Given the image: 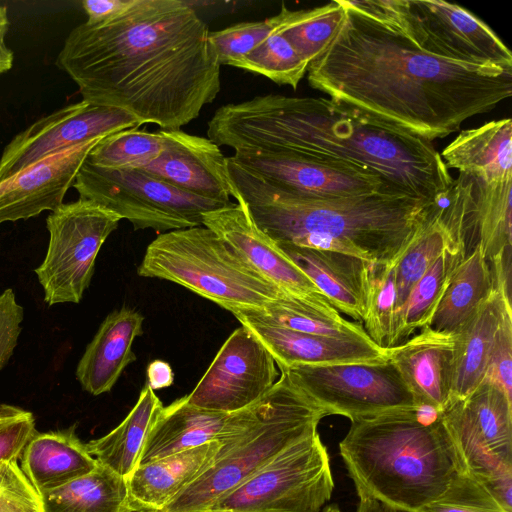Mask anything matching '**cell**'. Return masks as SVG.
<instances>
[{
  "instance_id": "6da1fadb",
  "label": "cell",
  "mask_w": 512,
  "mask_h": 512,
  "mask_svg": "<svg viewBox=\"0 0 512 512\" xmlns=\"http://www.w3.org/2000/svg\"><path fill=\"white\" fill-rule=\"evenodd\" d=\"M209 34L184 1L135 0L111 21L76 26L56 64L83 100L178 130L220 92L221 65Z\"/></svg>"
},
{
  "instance_id": "7a4b0ae2",
  "label": "cell",
  "mask_w": 512,
  "mask_h": 512,
  "mask_svg": "<svg viewBox=\"0 0 512 512\" xmlns=\"http://www.w3.org/2000/svg\"><path fill=\"white\" fill-rule=\"evenodd\" d=\"M340 2L345 20L307 69L310 86L330 99L433 141L512 95V70L428 54Z\"/></svg>"
},
{
  "instance_id": "3957f363",
  "label": "cell",
  "mask_w": 512,
  "mask_h": 512,
  "mask_svg": "<svg viewBox=\"0 0 512 512\" xmlns=\"http://www.w3.org/2000/svg\"><path fill=\"white\" fill-rule=\"evenodd\" d=\"M207 135L234 151L355 165L376 173L397 192L431 203L454 180L432 141L330 98L267 94L225 104L209 120Z\"/></svg>"
},
{
  "instance_id": "277c9868",
  "label": "cell",
  "mask_w": 512,
  "mask_h": 512,
  "mask_svg": "<svg viewBox=\"0 0 512 512\" xmlns=\"http://www.w3.org/2000/svg\"><path fill=\"white\" fill-rule=\"evenodd\" d=\"M232 197L277 244L340 252L370 263L397 262L436 203L376 192L342 198L302 196L247 171L227 157Z\"/></svg>"
},
{
  "instance_id": "5b68a950",
  "label": "cell",
  "mask_w": 512,
  "mask_h": 512,
  "mask_svg": "<svg viewBox=\"0 0 512 512\" xmlns=\"http://www.w3.org/2000/svg\"><path fill=\"white\" fill-rule=\"evenodd\" d=\"M350 422L339 450L358 496L419 512L444 492L458 472L439 413L432 409Z\"/></svg>"
},
{
  "instance_id": "8992f818",
  "label": "cell",
  "mask_w": 512,
  "mask_h": 512,
  "mask_svg": "<svg viewBox=\"0 0 512 512\" xmlns=\"http://www.w3.org/2000/svg\"><path fill=\"white\" fill-rule=\"evenodd\" d=\"M329 414L286 372L260 399L258 417L237 441L221 445L212 465L160 512H204L266 465L280 451L317 430Z\"/></svg>"
},
{
  "instance_id": "52a82bcc",
  "label": "cell",
  "mask_w": 512,
  "mask_h": 512,
  "mask_svg": "<svg viewBox=\"0 0 512 512\" xmlns=\"http://www.w3.org/2000/svg\"><path fill=\"white\" fill-rule=\"evenodd\" d=\"M137 272L183 286L231 313L262 312L283 291L204 225L158 235Z\"/></svg>"
},
{
  "instance_id": "ba28073f",
  "label": "cell",
  "mask_w": 512,
  "mask_h": 512,
  "mask_svg": "<svg viewBox=\"0 0 512 512\" xmlns=\"http://www.w3.org/2000/svg\"><path fill=\"white\" fill-rule=\"evenodd\" d=\"M73 187L81 199L128 220L135 230L165 233L200 226L205 213L229 205L193 195L142 169H105L86 160Z\"/></svg>"
},
{
  "instance_id": "9c48e42d",
  "label": "cell",
  "mask_w": 512,
  "mask_h": 512,
  "mask_svg": "<svg viewBox=\"0 0 512 512\" xmlns=\"http://www.w3.org/2000/svg\"><path fill=\"white\" fill-rule=\"evenodd\" d=\"M334 480L318 431L287 446L204 512H321Z\"/></svg>"
},
{
  "instance_id": "30bf717a",
  "label": "cell",
  "mask_w": 512,
  "mask_h": 512,
  "mask_svg": "<svg viewBox=\"0 0 512 512\" xmlns=\"http://www.w3.org/2000/svg\"><path fill=\"white\" fill-rule=\"evenodd\" d=\"M120 220L115 213L81 198L51 211L46 219L47 253L35 269L49 306L81 301L91 282L97 255Z\"/></svg>"
},
{
  "instance_id": "8fae6325",
  "label": "cell",
  "mask_w": 512,
  "mask_h": 512,
  "mask_svg": "<svg viewBox=\"0 0 512 512\" xmlns=\"http://www.w3.org/2000/svg\"><path fill=\"white\" fill-rule=\"evenodd\" d=\"M387 29L446 60L512 70V54L488 24L442 0H392Z\"/></svg>"
},
{
  "instance_id": "7c38bea8",
  "label": "cell",
  "mask_w": 512,
  "mask_h": 512,
  "mask_svg": "<svg viewBox=\"0 0 512 512\" xmlns=\"http://www.w3.org/2000/svg\"><path fill=\"white\" fill-rule=\"evenodd\" d=\"M330 415L350 421L418 410L411 391L388 360L298 365L279 369Z\"/></svg>"
},
{
  "instance_id": "4fadbf2b",
  "label": "cell",
  "mask_w": 512,
  "mask_h": 512,
  "mask_svg": "<svg viewBox=\"0 0 512 512\" xmlns=\"http://www.w3.org/2000/svg\"><path fill=\"white\" fill-rule=\"evenodd\" d=\"M458 472L482 484L512 474V398L483 381L439 413Z\"/></svg>"
},
{
  "instance_id": "5bb4252c",
  "label": "cell",
  "mask_w": 512,
  "mask_h": 512,
  "mask_svg": "<svg viewBox=\"0 0 512 512\" xmlns=\"http://www.w3.org/2000/svg\"><path fill=\"white\" fill-rule=\"evenodd\" d=\"M277 380L273 356L241 325L225 340L186 399L198 408L234 413L260 400Z\"/></svg>"
},
{
  "instance_id": "9a60e30c",
  "label": "cell",
  "mask_w": 512,
  "mask_h": 512,
  "mask_svg": "<svg viewBox=\"0 0 512 512\" xmlns=\"http://www.w3.org/2000/svg\"><path fill=\"white\" fill-rule=\"evenodd\" d=\"M140 125L126 111L82 99L37 120L10 141L0 157V181L53 154Z\"/></svg>"
},
{
  "instance_id": "2e32d148",
  "label": "cell",
  "mask_w": 512,
  "mask_h": 512,
  "mask_svg": "<svg viewBox=\"0 0 512 512\" xmlns=\"http://www.w3.org/2000/svg\"><path fill=\"white\" fill-rule=\"evenodd\" d=\"M437 214L456 244L467 249L478 243L489 262L511 249L512 179L487 182L459 172L437 202Z\"/></svg>"
},
{
  "instance_id": "e0dca14e",
  "label": "cell",
  "mask_w": 512,
  "mask_h": 512,
  "mask_svg": "<svg viewBox=\"0 0 512 512\" xmlns=\"http://www.w3.org/2000/svg\"><path fill=\"white\" fill-rule=\"evenodd\" d=\"M230 158L263 180L306 197L342 198L376 192L404 195L376 173L347 163L253 150L235 151Z\"/></svg>"
},
{
  "instance_id": "ac0fdd59",
  "label": "cell",
  "mask_w": 512,
  "mask_h": 512,
  "mask_svg": "<svg viewBox=\"0 0 512 512\" xmlns=\"http://www.w3.org/2000/svg\"><path fill=\"white\" fill-rule=\"evenodd\" d=\"M236 202L209 211L203 225L214 231L264 278L283 291L317 302L331 303L313 282L280 250L253 220L246 203Z\"/></svg>"
},
{
  "instance_id": "d6986e66",
  "label": "cell",
  "mask_w": 512,
  "mask_h": 512,
  "mask_svg": "<svg viewBox=\"0 0 512 512\" xmlns=\"http://www.w3.org/2000/svg\"><path fill=\"white\" fill-rule=\"evenodd\" d=\"M259 410L260 400L241 411L223 413L195 407L186 396L179 398L160 411L138 465L212 441L222 446L235 442L254 424Z\"/></svg>"
},
{
  "instance_id": "ffe728a7",
  "label": "cell",
  "mask_w": 512,
  "mask_h": 512,
  "mask_svg": "<svg viewBox=\"0 0 512 512\" xmlns=\"http://www.w3.org/2000/svg\"><path fill=\"white\" fill-rule=\"evenodd\" d=\"M163 148L141 168L154 177L193 195L231 204L232 186L227 157L209 138L181 129L159 130Z\"/></svg>"
},
{
  "instance_id": "44dd1931",
  "label": "cell",
  "mask_w": 512,
  "mask_h": 512,
  "mask_svg": "<svg viewBox=\"0 0 512 512\" xmlns=\"http://www.w3.org/2000/svg\"><path fill=\"white\" fill-rule=\"evenodd\" d=\"M97 138L53 154L0 181V224L25 220L63 203Z\"/></svg>"
},
{
  "instance_id": "7402d4cb",
  "label": "cell",
  "mask_w": 512,
  "mask_h": 512,
  "mask_svg": "<svg viewBox=\"0 0 512 512\" xmlns=\"http://www.w3.org/2000/svg\"><path fill=\"white\" fill-rule=\"evenodd\" d=\"M232 314L267 348L279 369L387 359L385 349L371 340L300 332L272 323L251 310Z\"/></svg>"
},
{
  "instance_id": "603a6c76",
  "label": "cell",
  "mask_w": 512,
  "mask_h": 512,
  "mask_svg": "<svg viewBox=\"0 0 512 512\" xmlns=\"http://www.w3.org/2000/svg\"><path fill=\"white\" fill-rule=\"evenodd\" d=\"M455 334L424 326L406 341L385 349L420 408L442 412L450 401Z\"/></svg>"
},
{
  "instance_id": "cb8c5ba5",
  "label": "cell",
  "mask_w": 512,
  "mask_h": 512,
  "mask_svg": "<svg viewBox=\"0 0 512 512\" xmlns=\"http://www.w3.org/2000/svg\"><path fill=\"white\" fill-rule=\"evenodd\" d=\"M221 443L212 441L139 464L126 479L133 512H160L214 462Z\"/></svg>"
},
{
  "instance_id": "d4e9b609",
  "label": "cell",
  "mask_w": 512,
  "mask_h": 512,
  "mask_svg": "<svg viewBox=\"0 0 512 512\" xmlns=\"http://www.w3.org/2000/svg\"><path fill=\"white\" fill-rule=\"evenodd\" d=\"M143 321V316L129 307L107 315L76 368L83 390L98 396L113 388L125 368L136 360L132 346L142 334Z\"/></svg>"
},
{
  "instance_id": "484cf974",
  "label": "cell",
  "mask_w": 512,
  "mask_h": 512,
  "mask_svg": "<svg viewBox=\"0 0 512 512\" xmlns=\"http://www.w3.org/2000/svg\"><path fill=\"white\" fill-rule=\"evenodd\" d=\"M20 467L40 494L92 472L98 461L76 434V426L35 432L20 456Z\"/></svg>"
},
{
  "instance_id": "4316f807",
  "label": "cell",
  "mask_w": 512,
  "mask_h": 512,
  "mask_svg": "<svg viewBox=\"0 0 512 512\" xmlns=\"http://www.w3.org/2000/svg\"><path fill=\"white\" fill-rule=\"evenodd\" d=\"M277 245L340 313L361 324L362 284L367 262L340 252Z\"/></svg>"
},
{
  "instance_id": "83f0119b",
  "label": "cell",
  "mask_w": 512,
  "mask_h": 512,
  "mask_svg": "<svg viewBox=\"0 0 512 512\" xmlns=\"http://www.w3.org/2000/svg\"><path fill=\"white\" fill-rule=\"evenodd\" d=\"M511 300L494 289L455 334L450 402L462 399L484 381L494 337Z\"/></svg>"
},
{
  "instance_id": "f1b7e54d",
  "label": "cell",
  "mask_w": 512,
  "mask_h": 512,
  "mask_svg": "<svg viewBox=\"0 0 512 512\" xmlns=\"http://www.w3.org/2000/svg\"><path fill=\"white\" fill-rule=\"evenodd\" d=\"M447 168L487 182L512 179V120H493L460 132L441 152Z\"/></svg>"
},
{
  "instance_id": "f546056e",
  "label": "cell",
  "mask_w": 512,
  "mask_h": 512,
  "mask_svg": "<svg viewBox=\"0 0 512 512\" xmlns=\"http://www.w3.org/2000/svg\"><path fill=\"white\" fill-rule=\"evenodd\" d=\"M454 268L426 324L430 329L456 334L493 290L489 264L476 243Z\"/></svg>"
},
{
  "instance_id": "4dcf8cb0",
  "label": "cell",
  "mask_w": 512,
  "mask_h": 512,
  "mask_svg": "<svg viewBox=\"0 0 512 512\" xmlns=\"http://www.w3.org/2000/svg\"><path fill=\"white\" fill-rule=\"evenodd\" d=\"M163 404L147 384L124 420L106 435L86 443L89 453L102 465L127 479L139 457Z\"/></svg>"
},
{
  "instance_id": "1f68e13d",
  "label": "cell",
  "mask_w": 512,
  "mask_h": 512,
  "mask_svg": "<svg viewBox=\"0 0 512 512\" xmlns=\"http://www.w3.org/2000/svg\"><path fill=\"white\" fill-rule=\"evenodd\" d=\"M44 512H133L126 479L98 462L63 486L40 494Z\"/></svg>"
},
{
  "instance_id": "d6a6232c",
  "label": "cell",
  "mask_w": 512,
  "mask_h": 512,
  "mask_svg": "<svg viewBox=\"0 0 512 512\" xmlns=\"http://www.w3.org/2000/svg\"><path fill=\"white\" fill-rule=\"evenodd\" d=\"M256 312L272 323L300 332L371 340L361 324L343 318L331 303L317 302L286 291H282L262 312Z\"/></svg>"
},
{
  "instance_id": "836d02e7",
  "label": "cell",
  "mask_w": 512,
  "mask_h": 512,
  "mask_svg": "<svg viewBox=\"0 0 512 512\" xmlns=\"http://www.w3.org/2000/svg\"><path fill=\"white\" fill-rule=\"evenodd\" d=\"M466 255L467 251L460 246L452 245L446 248L415 283L402 307L394 314L392 334L387 348L406 341L426 326L450 274Z\"/></svg>"
},
{
  "instance_id": "e575fe53",
  "label": "cell",
  "mask_w": 512,
  "mask_h": 512,
  "mask_svg": "<svg viewBox=\"0 0 512 512\" xmlns=\"http://www.w3.org/2000/svg\"><path fill=\"white\" fill-rule=\"evenodd\" d=\"M394 263L367 262L362 284L361 323L369 338L379 347L389 345L396 305Z\"/></svg>"
},
{
  "instance_id": "d590c367",
  "label": "cell",
  "mask_w": 512,
  "mask_h": 512,
  "mask_svg": "<svg viewBox=\"0 0 512 512\" xmlns=\"http://www.w3.org/2000/svg\"><path fill=\"white\" fill-rule=\"evenodd\" d=\"M452 245L458 246L450 238L433 206L425 223L396 262L395 313L402 307L415 283L442 252Z\"/></svg>"
},
{
  "instance_id": "8d00e7d4",
  "label": "cell",
  "mask_w": 512,
  "mask_h": 512,
  "mask_svg": "<svg viewBox=\"0 0 512 512\" xmlns=\"http://www.w3.org/2000/svg\"><path fill=\"white\" fill-rule=\"evenodd\" d=\"M345 16V7L340 0H334L312 9L296 10L295 18L281 32L310 65L331 44Z\"/></svg>"
},
{
  "instance_id": "74e56055",
  "label": "cell",
  "mask_w": 512,
  "mask_h": 512,
  "mask_svg": "<svg viewBox=\"0 0 512 512\" xmlns=\"http://www.w3.org/2000/svg\"><path fill=\"white\" fill-rule=\"evenodd\" d=\"M163 138L159 131L131 128L102 138L86 161L105 169H141L159 156Z\"/></svg>"
},
{
  "instance_id": "f35d334b",
  "label": "cell",
  "mask_w": 512,
  "mask_h": 512,
  "mask_svg": "<svg viewBox=\"0 0 512 512\" xmlns=\"http://www.w3.org/2000/svg\"><path fill=\"white\" fill-rule=\"evenodd\" d=\"M281 31L271 34L235 67L263 75L279 85H289L296 89L309 64Z\"/></svg>"
},
{
  "instance_id": "ab89813d",
  "label": "cell",
  "mask_w": 512,
  "mask_h": 512,
  "mask_svg": "<svg viewBox=\"0 0 512 512\" xmlns=\"http://www.w3.org/2000/svg\"><path fill=\"white\" fill-rule=\"evenodd\" d=\"M296 10H289L282 3L280 12L262 21L242 22L210 32L212 44L220 65L235 67L271 34L284 30L295 18Z\"/></svg>"
},
{
  "instance_id": "60d3db41",
  "label": "cell",
  "mask_w": 512,
  "mask_h": 512,
  "mask_svg": "<svg viewBox=\"0 0 512 512\" xmlns=\"http://www.w3.org/2000/svg\"><path fill=\"white\" fill-rule=\"evenodd\" d=\"M419 512H508L472 476L457 472L449 485L436 499Z\"/></svg>"
},
{
  "instance_id": "b9f144b4",
  "label": "cell",
  "mask_w": 512,
  "mask_h": 512,
  "mask_svg": "<svg viewBox=\"0 0 512 512\" xmlns=\"http://www.w3.org/2000/svg\"><path fill=\"white\" fill-rule=\"evenodd\" d=\"M35 432V419L30 411L10 404H0V462L18 461Z\"/></svg>"
},
{
  "instance_id": "7bdbcfd3",
  "label": "cell",
  "mask_w": 512,
  "mask_h": 512,
  "mask_svg": "<svg viewBox=\"0 0 512 512\" xmlns=\"http://www.w3.org/2000/svg\"><path fill=\"white\" fill-rule=\"evenodd\" d=\"M484 380L501 387L512 398V310L506 309L501 316Z\"/></svg>"
},
{
  "instance_id": "ee69618b",
  "label": "cell",
  "mask_w": 512,
  "mask_h": 512,
  "mask_svg": "<svg viewBox=\"0 0 512 512\" xmlns=\"http://www.w3.org/2000/svg\"><path fill=\"white\" fill-rule=\"evenodd\" d=\"M24 319V308L8 288L0 294V371L7 365L17 346Z\"/></svg>"
},
{
  "instance_id": "f6af8a7d",
  "label": "cell",
  "mask_w": 512,
  "mask_h": 512,
  "mask_svg": "<svg viewBox=\"0 0 512 512\" xmlns=\"http://www.w3.org/2000/svg\"><path fill=\"white\" fill-rule=\"evenodd\" d=\"M134 3L135 0H84L82 7L87 15L86 23L96 25L119 17Z\"/></svg>"
},
{
  "instance_id": "bcb514c9",
  "label": "cell",
  "mask_w": 512,
  "mask_h": 512,
  "mask_svg": "<svg viewBox=\"0 0 512 512\" xmlns=\"http://www.w3.org/2000/svg\"><path fill=\"white\" fill-rule=\"evenodd\" d=\"M0 490H13L32 496L39 495L22 471L18 461L15 460L0 462Z\"/></svg>"
},
{
  "instance_id": "7dc6e473",
  "label": "cell",
  "mask_w": 512,
  "mask_h": 512,
  "mask_svg": "<svg viewBox=\"0 0 512 512\" xmlns=\"http://www.w3.org/2000/svg\"><path fill=\"white\" fill-rule=\"evenodd\" d=\"M0 512H44L40 495L0 490Z\"/></svg>"
},
{
  "instance_id": "c3c4849f",
  "label": "cell",
  "mask_w": 512,
  "mask_h": 512,
  "mask_svg": "<svg viewBox=\"0 0 512 512\" xmlns=\"http://www.w3.org/2000/svg\"><path fill=\"white\" fill-rule=\"evenodd\" d=\"M147 385L153 390L167 388L173 384L174 373L167 362L154 360L150 362L146 370Z\"/></svg>"
},
{
  "instance_id": "681fc988",
  "label": "cell",
  "mask_w": 512,
  "mask_h": 512,
  "mask_svg": "<svg viewBox=\"0 0 512 512\" xmlns=\"http://www.w3.org/2000/svg\"><path fill=\"white\" fill-rule=\"evenodd\" d=\"M8 26L7 8L0 5V74L9 71L13 65V52L5 43Z\"/></svg>"
},
{
  "instance_id": "f907efd6",
  "label": "cell",
  "mask_w": 512,
  "mask_h": 512,
  "mask_svg": "<svg viewBox=\"0 0 512 512\" xmlns=\"http://www.w3.org/2000/svg\"><path fill=\"white\" fill-rule=\"evenodd\" d=\"M356 512H408L390 507L384 503L365 496H358Z\"/></svg>"
},
{
  "instance_id": "816d5d0a",
  "label": "cell",
  "mask_w": 512,
  "mask_h": 512,
  "mask_svg": "<svg viewBox=\"0 0 512 512\" xmlns=\"http://www.w3.org/2000/svg\"><path fill=\"white\" fill-rule=\"evenodd\" d=\"M321 512H342L340 510V508L338 507V505L336 504H330V505H326Z\"/></svg>"
}]
</instances>
